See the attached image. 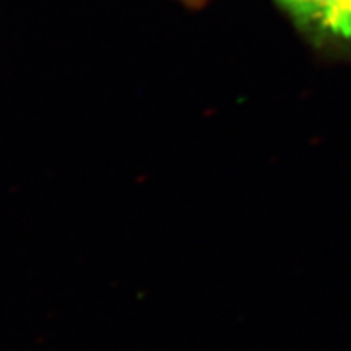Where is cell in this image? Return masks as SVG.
Masks as SVG:
<instances>
[{"label":"cell","mask_w":351,"mask_h":351,"mask_svg":"<svg viewBox=\"0 0 351 351\" xmlns=\"http://www.w3.org/2000/svg\"><path fill=\"white\" fill-rule=\"evenodd\" d=\"M301 25L351 43V0H275Z\"/></svg>","instance_id":"cell-1"}]
</instances>
